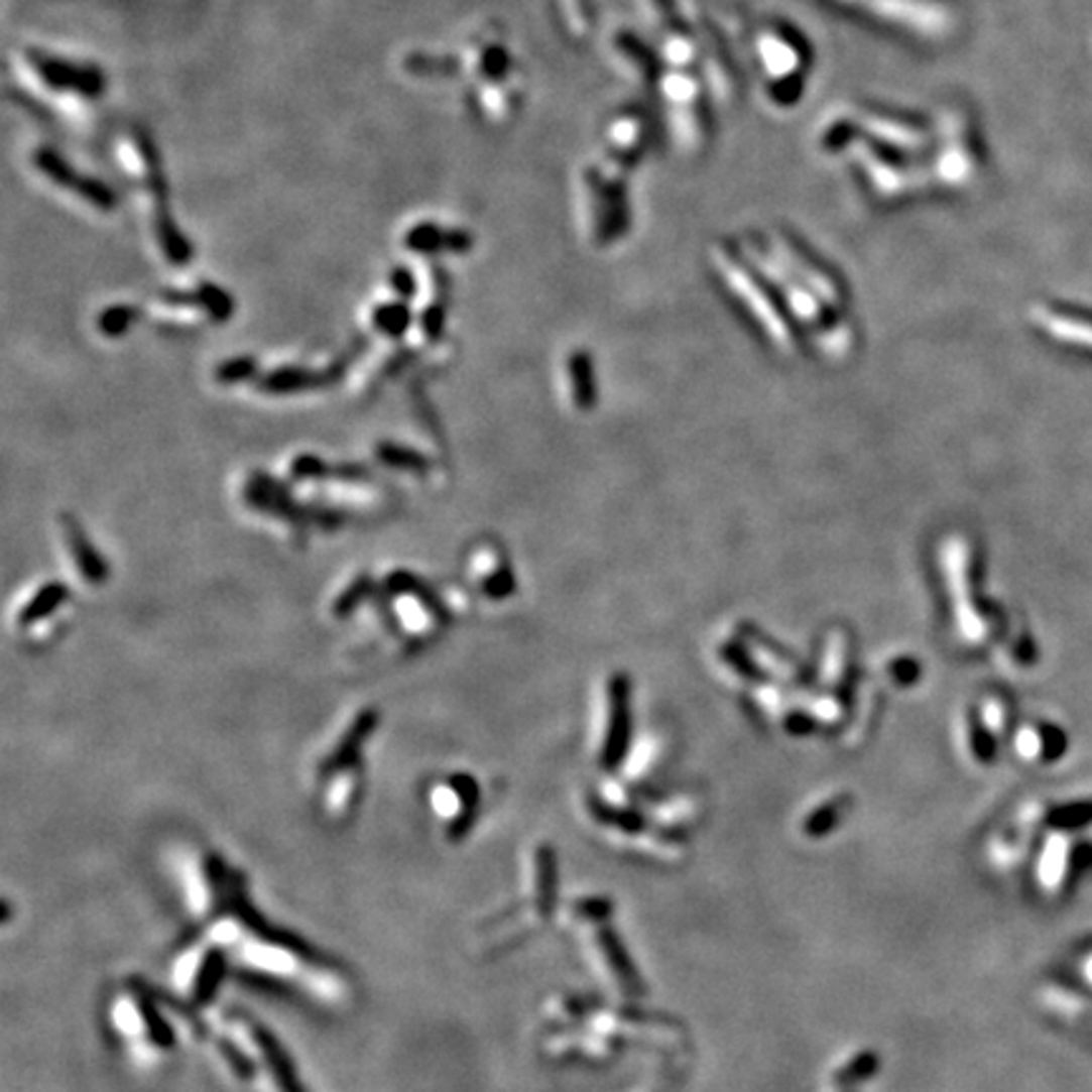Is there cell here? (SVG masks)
Listing matches in <instances>:
<instances>
[{
	"label": "cell",
	"instance_id": "obj_10",
	"mask_svg": "<svg viewBox=\"0 0 1092 1092\" xmlns=\"http://www.w3.org/2000/svg\"><path fill=\"white\" fill-rule=\"evenodd\" d=\"M246 503L256 511L268 513V516L286 518L291 523H304V526H317L324 531H337L342 526L344 516L339 511L322 506H307V503H298L291 496L283 483H278L276 478L268 476V473H253L246 483Z\"/></svg>",
	"mask_w": 1092,
	"mask_h": 1092
},
{
	"label": "cell",
	"instance_id": "obj_11",
	"mask_svg": "<svg viewBox=\"0 0 1092 1092\" xmlns=\"http://www.w3.org/2000/svg\"><path fill=\"white\" fill-rule=\"evenodd\" d=\"M33 169L46 179L48 186L56 191H64L67 196L77 198L84 206H89L97 213H112L117 208V196L102 179L92 177L87 172H79L64 154H58L53 147H38L31 157Z\"/></svg>",
	"mask_w": 1092,
	"mask_h": 1092
},
{
	"label": "cell",
	"instance_id": "obj_29",
	"mask_svg": "<svg viewBox=\"0 0 1092 1092\" xmlns=\"http://www.w3.org/2000/svg\"><path fill=\"white\" fill-rule=\"evenodd\" d=\"M420 332L426 334L431 342H438V339L446 334V322H448V304L443 301V298H436L433 304H428L426 309L420 312Z\"/></svg>",
	"mask_w": 1092,
	"mask_h": 1092
},
{
	"label": "cell",
	"instance_id": "obj_7",
	"mask_svg": "<svg viewBox=\"0 0 1092 1092\" xmlns=\"http://www.w3.org/2000/svg\"><path fill=\"white\" fill-rule=\"evenodd\" d=\"M26 77L41 89L46 97L72 104H92L107 92V74L89 62L56 56L43 48L23 51Z\"/></svg>",
	"mask_w": 1092,
	"mask_h": 1092
},
{
	"label": "cell",
	"instance_id": "obj_26",
	"mask_svg": "<svg viewBox=\"0 0 1092 1092\" xmlns=\"http://www.w3.org/2000/svg\"><path fill=\"white\" fill-rule=\"evenodd\" d=\"M258 375V359L251 354H238V357L226 359L216 367L213 377H216L218 385H241V382L253 380Z\"/></svg>",
	"mask_w": 1092,
	"mask_h": 1092
},
{
	"label": "cell",
	"instance_id": "obj_9",
	"mask_svg": "<svg viewBox=\"0 0 1092 1092\" xmlns=\"http://www.w3.org/2000/svg\"><path fill=\"white\" fill-rule=\"evenodd\" d=\"M936 139L939 142L934 144V162H931L936 186H944L949 191L969 186V179H974L981 164L979 144H976L979 139L974 137L969 119L961 112L949 109L941 119Z\"/></svg>",
	"mask_w": 1092,
	"mask_h": 1092
},
{
	"label": "cell",
	"instance_id": "obj_2",
	"mask_svg": "<svg viewBox=\"0 0 1092 1092\" xmlns=\"http://www.w3.org/2000/svg\"><path fill=\"white\" fill-rule=\"evenodd\" d=\"M177 1011L179 1004L172 1014ZM172 1014L162 1009V996H154V991L139 981H122L109 999V1024L129 1060L137 1065L167 1062L186 1042V1032L172 1024Z\"/></svg>",
	"mask_w": 1092,
	"mask_h": 1092
},
{
	"label": "cell",
	"instance_id": "obj_13",
	"mask_svg": "<svg viewBox=\"0 0 1092 1092\" xmlns=\"http://www.w3.org/2000/svg\"><path fill=\"white\" fill-rule=\"evenodd\" d=\"M377 726H380V711H377V708H362V711L352 718V723L347 726L342 739L334 744V749L319 761V781H329L334 779V776L349 771L352 766H357L359 759H362L364 744L372 739Z\"/></svg>",
	"mask_w": 1092,
	"mask_h": 1092
},
{
	"label": "cell",
	"instance_id": "obj_21",
	"mask_svg": "<svg viewBox=\"0 0 1092 1092\" xmlns=\"http://www.w3.org/2000/svg\"><path fill=\"white\" fill-rule=\"evenodd\" d=\"M415 322V314H412L410 304L395 298V301H382L372 309V327L377 334L387 339H402L407 334V329Z\"/></svg>",
	"mask_w": 1092,
	"mask_h": 1092
},
{
	"label": "cell",
	"instance_id": "obj_14",
	"mask_svg": "<svg viewBox=\"0 0 1092 1092\" xmlns=\"http://www.w3.org/2000/svg\"><path fill=\"white\" fill-rule=\"evenodd\" d=\"M402 248L417 256L468 253L473 248V236L466 228H443L436 221H417L402 233Z\"/></svg>",
	"mask_w": 1092,
	"mask_h": 1092
},
{
	"label": "cell",
	"instance_id": "obj_15",
	"mask_svg": "<svg viewBox=\"0 0 1092 1092\" xmlns=\"http://www.w3.org/2000/svg\"><path fill=\"white\" fill-rule=\"evenodd\" d=\"M62 526H64V536H67L69 555H72L79 575H82L89 585H94V587L104 585V582L109 580L107 557L99 555L97 547H94L92 538H89V533L84 531V526L72 516V513H64Z\"/></svg>",
	"mask_w": 1092,
	"mask_h": 1092
},
{
	"label": "cell",
	"instance_id": "obj_12",
	"mask_svg": "<svg viewBox=\"0 0 1092 1092\" xmlns=\"http://www.w3.org/2000/svg\"><path fill=\"white\" fill-rule=\"evenodd\" d=\"M647 137H650V124H647L645 112L640 107L620 109L605 124V154H602V159L630 174V169L637 167L640 157L645 154Z\"/></svg>",
	"mask_w": 1092,
	"mask_h": 1092
},
{
	"label": "cell",
	"instance_id": "obj_16",
	"mask_svg": "<svg viewBox=\"0 0 1092 1092\" xmlns=\"http://www.w3.org/2000/svg\"><path fill=\"white\" fill-rule=\"evenodd\" d=\"M342 367H334L332 372L312 370V367H276L258 377V390L266 395H298V392H312L329 387Z\"/></svg>",
	"mask_w": 1092,
	"mask_h": 1092
},
{
	"label": "cell",
	"instance_id": "obj_25",
	"mask_svg": "<svg viewBox=\"0 0 1092 1092\" xmlns=\"http://www.w3.org/2000/svg\"><path fill=\"white\" fill-rule=\"evenodd\" d=\"M134 322H137V309L129 307V304H112L104 312H99L97 329L104 337L119 339L132 329Z\"/></svg>",
	"mask_w": 1092,
	"mask_h": 1092
},
{
	"label": "cell",
	"instance_id": "obj_8",
	"mask_svg": "<svg viewBox=\"0 0 1092 1092\" xmlns=\"http://www.w3.org/2000/svg\"><path fill=\"white\" fill-rule=\"evenodd\" d=\"M857 13L921 38H946L954 28V8L946 0H835Z\"/></svg>",
	"mask_w": 1092,
	"mask_h": 1092
},
{
	"label": "cell",
	"instance_id": "obj_4",
	"mask_svg": "<svg viewBox=\"0 0 1092 1092\" xmlns=\"http://www.w3.org/2000/svg\"><path fill=\"white\" fill-rule=\"evenodd\" d=\"M754 56L764 74L766 102L790 109L805 94V77L812 51L792 26L769 21L754 33Z\"/></svg>",
	"mask_w": 1092,
	"mask_h": 1092
},
{
	"label": "cell",
	"instance_id": "obj_17",
	"mask_svg": "<svg viewBox=\"0 0 1092 1092\" xmlns=\"http://www.w3.org/2000/svg\"><path fill=\"white\" fill-rule=\"evenodd\" d=\"M448 790L458 800V810L453 815V820L446 825V837L451 842L466 840L468 832L473 830L478 817V807H481V784L473 774L466 771H458V774L448 776Z\"/></svg>",
	"mask_w": 1092,
	"mask_h": 1092
},
{
	"label": "cell",
	"instance_id": "obj_6",
	"mask_svg": "<svg viewBox=\"0 0 1092 1092\" xmlns=\"http://www.w3.org/2000/svg\"><path fill=\"white\" fill-rule=\"evenodd\" d=\"M713 266L716 273L721 276V281L726 283V288L734 291V296L744 304L751 312V317L756 319L761 329L769 334L776 342V347L786 349L790 352L795 347V332H792V324L786 322L784 312H781L779 304H774V296L769 293V283L764 281V273L754 266V263H746V253L741 251L736 243H728V246H713L711 248Z\"/></svg>",
	"mask_w": 1092,
	"mask_h": 1092
},
{
	"label": "cell",
	"instance_id": "obj_5",
	"mask_svg": "<svg viewBox=\"0 0 1092 1092\" xmlns=\"http://www.w3.org/2000/svg\"><path fill=\"white\" fill-rule=\"evenodd\" d=\"M580 191L587 236L595 246L610 248L630 231L627 172L600 159L582 169Z\"/></svg>",
	"mask_w": 1092,
	"mask_h": 1092
},
{
	"label": "cell",
	"instance_id": "obj_22",
	"mask_svg": "<svg viewBox=\"0 0 1092 1092\" xmlns=\"http://www.w3.org/2000/svg\"><path fill=\"white\" fill-rule=\"evenodd\" d=\"M567 370L572 380V400L580 410H590L595 405V370H592V357L587 352H572L567 359Z\"/></svg>",
	"mask_w": 1092,
	"mask_h": 1092
},
{
	"label": "cell",
	"instance_id": "obj_28",
	"mask_svg": "<svg viewBox=\"0 0 1092 1092\" xmlns=\"http://www.w3.org/2000/svg\"><path fill=\"white\" fill-rule=\"evenodd\" d=\"M329 476H334V466L317 453H301L291 461L293 481H322Z\"/></svg>",
	"mask_w": 1092,
	"mask_h": 1092
},
{
	"label": "cell",
	"instance_id": "obj_30",
	"mask_svg": "<svg viewBox=\"0 0 1092 1092\" xmlns=\"http://www.w3.org/2000/svg\"><path fill=\"white\" fill-rule=\"evenodd\" d=\"M387 281H390V288L395 291V296L402 298V301H410V298L417 293V278L410 268L395 266L390 271V278H387Z\"/></svg>",
	"mask_w": 1092,
	"mask_h": 1092
},
{
	"label": "cell",
	"instance_id": "obj_20",
	"mask_svg": "<svg viewBox=\"0 0 1092 1092\" xmlns=\"http://www.w3.org/2000/svg\"><path fill=\"white\" fill-rule=\"evenodd\" d=\"M69 600V587L64 582H46L43 587H38L36 595L23 605V610L18 612V625L31 627L38 622L48 620L53 612H58V607H64V602Z\"/></svg>",
	"mask_w": 1092,
	"mask_h": 1092
},
{
	"label": "cell",
	"instance_id": "obj_1",
	"mask_svg": "<svg viewBox=\"0 0 1092 1092\" xmlns=\"http://www.w3.org/2000/svg\"><path fill=\"white\" fill-rule=\"evenodd\" d=\"M174 872L203 941L216 946L226 959L238 961L258 976L266 974L268 979L304 989V994L322 1004L347 999V976L307 949V944L268 926L251 905L241 872L221 855L203 850L191 865H179Z\"/></svg>",
	"mask_w": 1092,
	"mask_h": 1092
},
{
	"label": "cell",
	"instance_id": "obj_27",
	"mask_svg": "<svg viewBox=\"0 0 1092 1092\" xmlns=\"http://www.w3.org/2000/svg\"><path fill=\"white\" fill-rule=\"evenodd\" d=\"M481 592L493 602L508 600V597L516 592V577H513L508 562H501V565H496V570L488 572V575L483 577Z\"/></svg>",
	"mask_w": 1092,
	"mask_h": 1092
},
{
	"label": "cell",
	"instance_id": "obj_3",
	"mask_svg": "<svg viewBox=\"0 0 1092 1092\" xmlns=\"http://www.w3.org/2000/svg\"><path fill=\"white\" fill-rule=\"evenodd\" d=\"M119 164L132 179V188L137 191L139 206H142L144 223H149L154 241L159 251L172 266H188L193 258V246L188 236L174 226L169 216V198H167V179H164V167L159 162L157 147L152 139L139 129L124 134L119 139Z\"/></svg>",
	"mask_w": 1092,
	"mask_h": 1092
},
{
	"label": "cell",
	"instance_id": "obj_19",
	"mask_svg": "<svg viewBox=\"0 0 1092 1092\" xmlns=\"http://www.w3.org/2000/svg\"><path fill=\"white\" fill-rule=\"evenodd\" d=\"M612 51H615L617 62H620L632 77H655L657 74L660 56H652L650 48L642 46L640 38H635L632 33H617V36L612 38Z\"/></svg>",
	"mask_w": 1092,
	"mask_h": 1092
},
{
	"label": "cell",
	"instance_id": "obj_24",
	"mask_svg": "<svg viewBox=\"0 0 1092 1092\" xmlns=\"http://www.w3.org/2000/svg\"><path fill=\"white\" fill-rule=\"evenodd\" d=\"M377 592V582L372 575H359L354 577L352 582H349L347 587H344L342 595L334 600L332 605V612L337 620H344V617H352L354 612L359 610V607L364 605L367 600H372V595Z\"/></svg>",
	"mask_w": 1092,
	"mask_h": 1092
},
{
	"label": "cell",
	"instance_id": "obj_31",
	"mask_svg": "<svg viewBox=\"0 0 1092 1092\" xmlns=\"http://www.w3.org/2000/svg\"><path fill=\"white\" fill-rule=\"evenodd\" d=\"M334 476L344 478V481H359V478H367L370 473L359 463H342V466H334Z\"/></svg>",
	"mask_w": 1092,
	"mask_h": 1092
},
{
	"label": "cell",
	"instance_id": "obj_23",
	"mask_svg": "<svg viewBox=\"0 0 1092 1092\" xmlns=\"http://www.w3.org/2000/svg\"><path fill=\"white\" fill-rule=\"evenodd\" d=\"M375 456L382 466L395 468V471L415 473V476H422V473L431 471V458H428L426 453L415 451V448H410V446H400V443H390V441L377 443Z\"/></svg>",
	"mask_w": 1092,
	"mask_h": 1092
},
{
	"label": "cell",
	"instance_id": "obj_18",
	"mask_svg": "<svg viewBox=\"0 0 1092 1092\" xmlns=\"http://www.w3.org/2000/svg\"><path fill=\"white\" fill-rule=\"evenodd\" d=\"M382 592H385L387 597H415V600L426 602L428 612H433V615H436L438 620L448 622V610L443 607L438 592L433 590V587L428 585L426 580H420V577H417L415 572H407V570L390 572V575H387V580H385V585H382Z\"/></svg>",
	"mask_w": 1092,
	"mask_h": 1092
}]
</instances>
